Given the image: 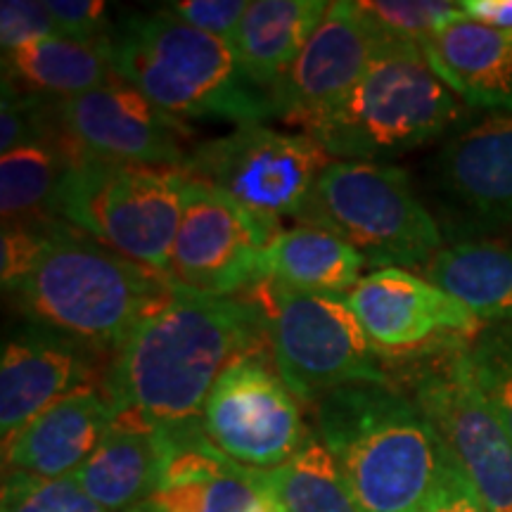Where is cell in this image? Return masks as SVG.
<instances>
[{
	"instance_id": "1",
	"label": "cell",
	"mask_w": 512,
	"mask_h": 512,
	"mask_svg": "<svg viewBox=\"0 0 512 512\" xmlns=\"http://www.w3.org/2000/svg\"><path fill=\"white\" fill-rule=\"evenodd\" d=\"M264 316L247 297H211L178 285L174 299L140 323L107 368L114 413L171 437L202 430V411L235 358L266 347Z\"/></svg>"
},
{
	"instance_id": "2",
	"label": "cell",
	"mask_w": 512,
	"mask_h": 512,
	"mask_svg": "<svg viewBox=\"0 0 512 512\" xmlns=\"http://www.w3.org/2000/svg\"><path fill=\"white\" fill-rule=\"evenodd\" d=\"M313 420L361 512H425L463 477L432 422L394 382L332 389L313 403Z\"/></svg>"
},
{
	"instance_id": "3",
	"label": "cell",
	"mask_w": 512,
	"mask_h": 512,
	"mask_svg": "<svg viewBox=\"0 0 512 512\" xmlns=\"http://www.w3.org/2000/svg\"><path fill=\"white\" fill-rule=\"evenodd\" d=\"M176 287L166 273L136 264L55 219L48 249L12 297L29 323L112 361L131 332L174 299Z\"/></svg>"
},
{
	"instance_id": "4",
	"label": "cell",
	"mask_w": 512,
	"mask_h": 512,
	"mask_svg": "<svg viewBox=\"0 0 512 512\" xmlns=\"http://www.w3.org/2000/svg\"><path fill=\"white\" fill-rule=\"evenodd\" d=\"M114 74L178 121L226 119L266 124L271 95L240 69L223 38L185 24L171 10H131L110 34Z\"/></svg>"
},
{
	"instance_id": "5",
	"label": "cell",
	"mask_w": 512,
	"mask_h": 512,
	"mask_svg": "<svg viewBox=\"0 0 512 512\" xmlns=\"http://www.w3.org/2000/svg\"><path fill=\"white\" fill-rule=\"evenodd\" d=\"M467 114L420 48L382 43L363 79L309 136L332 159L382 164L444 136Z\"/></svg>"
},
{
	"instance_id": "6",
	"label": "cell",
	"mask_w": 512,
	"mask_h": 512,
	"mask_svg": "<svg viewBox=\"0 0 512 512\" xmlns=\"http://www.w3.org/2000/svg\"><path fill=\"white\" fill-rule=\"evenodd\" d=\"M185 171L74 157L53 219L126 259L166 273L183 211Z\"/></svg>"
},
{
	"instance_id": "7",
	"label": "cell",
	"mask_w": 512,
	"mask_h": 512,
	"mask_svg": "<svg viewBox=\"0 0 512 512\" xmlns=\"http://www.w3.org/2000/svg\"><path fill=\"white\" fill-rule=\"evenodd\" d=\"M297 221L349 242L373 268L415 271L444 247L437 219L392 164L332 159Z\"/></svg>"
},
{
	"instance_id": "8",
	"label": "cell",
	"mask_w": 512,
	"mask_h": 512,
	"mask_svg": "<svg viewBox=\"0 0 512 512\" xmlns=\"http://www.w3.org/2000/svg\"><path fill=\"white\" fill-rule=\"evenodd\" d=\"M245 297L261 311L283 382L302 403L356 382H392L347 294H316L261 280Z\"/></svg>"
},
{
	"instance_id": "9",
	"label": "cell",
	"mask_w": 512,
	"mask_h": 512,
	"mask_svg": "<svg viewBox=\"0 0 512 512\" xmlns=\"http://www.w3.org/2000/svg\"><path fill=\"white\" fill-rule=\"evenodd\" d=\"M332 157L304 131L240 124L190 147L183 171L268 223L299 219Z\"/></svg>"
},
{
	"instance_id": "10",
	"label": "cell",
	"mask_w": 512,
	"mask_h": 512,
	"mask_svg": "<svg viewBox=\"0 0 512 512\" xmlns=\"http://www.w3.org/2000/svg\"><path fill=\"white\" fill-rule=\"evenodd\" d=\"M202 432L228 460L268 472L287 463L313 430L266 344L230 361L219 375L204 403Z\"/></svg>"
},
{
	"instance_id": "11",
	"label": "cell",
	"mask_w": 512,
	"mask_h": 512,
	"mask_svg": "<svg viewBox=\"0 0 512 512\" xmlns=\"http://www.w3.org/2000/svg\"><path fill=\"white\" fill-rule=\"evenodd\" d=\"M465 349L415 361L411 399L444 439L458 470L494 512H512V439L467 370Z\"/></svg>"
},
{
	"instance_id": "12",
	"label": "cell",
	"mask_w": 512,
	"mask_h": 512,
	"mask_svg": "<svg viewBox=\"0 0 512 512\" xmlns=\"http://www.w3.org/2000/svg\"><path fill=\"white\" fill-rule=\"evenodd\" d=\"M384 363H415L470 347L489 325L408 268H373L347 294Z\"/></svg>"
},
{
	"instance_id": "13",
	"label": "cell",
	"mask_w": 512,
	"mask_h": 512,
	"mask_svg": "<svg viewBox=\"0 0 512 512\" xmlns=\"http://www.w3.org/2000/svg\"><path fill=\"white\" fill-rule=\"evenodd\" d=\"M283 226L185 174L183 211L166 275L185 290L235 297L261 283V254Z\"/></svg>"
},
{
	"instance_id": "14",
	"label": "cell",
	"mask_w": 512,
	"mask_h": 512,
	"mask_svg": "<svg viewBox=\"0 0 512 512\" xmlns=\"http://www.w3.org/2000/svg\"><path fill=\"white\" fill-rule=\"evenodd\" d=\"M55 117L72 159L98 157L178 171L188 162L190 128L121 79L55 100Z\"/></svg>"
},
{
	"instance_id": "15",
	"label": "cell",
	"mask_w": 512,
	"mask_h": 512,
	"mask_svg": "<svg viewBox=\"0 0 512 512\" xmlns=\"http://www.w3.org/2000/svg\"><path fill=\"white\" fill-rule=\"evenodd\" d=\"M382 41L356 3L335 0L302 55L271 93L275 119L313 133L337 110L373 64Z\"/></svg>"
},
{
	"instance_id": "16",
	"label": "cell",
	"mask_w": 512,
	"mask_h": 512,
	"mask_svg": "<svg viewBox=\"0 0 512 512\" xmlns=\"http://www.w3.org/2000/svg\"><path fill=\"white\" fill-rule=\"evenodd\" d=\"M107 368L110 361H102L100 354L36 323L5 337L0 354L3 444L64 396L105 382Z\"/></svg>"
},
{
	"instance_id": "17",
	"label": "cell",
	"mask_w": 512,
	"mask_h": 512,
	"mask_svg": "<svg viewBox=\"0 0 512 512\" xmlns=\"http://www.w3.org/2000/svg\"><path fill=\"white\" fill-rule=\"evenodd\" d=\"M432 181L463 228L512 223V112L486 114L448 136L432 159Z\"/></svg>"
},
{
	"instance_id": "18",
	"label": "cell",
	"mask_w": 512,
	"mask_h": 512,
	"mask_svg": "<svg viewBox=\"0 0 512 512\" xmlns=\"http://www.w3.org/2000/svg\"><path fill=\"white\" fill-rule=\"evenodd\" d=\"M143 512L280 510L259 472L228 460L209 444L200 430L171 437L162 479Z\"/></svg>"
},
{
	"instance_id": "19",
	"label": "cell",
	"mask_w": 512,
	"mask_h": 512,
	"mask_svg": "<svg viewBox=\"0 0 512 512\" xmlns=\"http://www.w3.org/2000/svg\"><path fill=\"white\" fill-rule=\"evenodd\" d=\"M114 408L102 384H88L36 415L3 444L5 472L41 479L74 477L110 432Z\"/></svg>"
},
{
	"instance_id": "20",
	"label": "cell",
	"mask_w": 512,
	"mask_h": 512,
	"mask_svg": "<svg viewBox=\"0 0 512 512\" xmlns=\"http://www.w3.org/2000/svg\"><path fill=\"white\" fill-rule=\"evenodd\" d=\"M432 72L467 110L512 112V34L460 17L422 46Z\"/></svg>"
},
{
	"instance_id": "21",
	"label": "cell",
	"mask_w": 512,
	"mask_h": 512,
	"mask_svg": "<svg viewBox=\"0 0 512 512\" xmlns=\"http://www.w3.org/2000/svg\"><path fill=\"white\" fill-rule=\"evenodd\" d=\"M171 437L133 415L114 413L98 451L76 472L79 486L107 512H143L169 458Z\"/></svg>"
},
{
	"instance_id": "22",
	"label": "cell",
	"mask_w": 512,
	"mask_h": 512,
	"mask_svg": "<svg viewBox=\"0 0 512 512\" xmlns=\"http://www.w3.org/2000/svg\"><path fill=\"white\" fill-rule=\"evenodd\" d=\"M328 0H252L230 48L254 86L271 95L328 12Z\"/></svg>"
},
{
	"instance_id": "23",
	"label": "cell",
	"mask_w": 512,
	"mask_h": 512,
	"mask_svg": "<svg viewBox=\"0 0 512 512\" xmlns=\"http://www.w3.org/2000/svg\"><path fill=\"white\" fill-rule=\"evenodd\" d=\"M415 273L456 297L486 325L512 323V245L458 240L444 245Z\"/></svg>"
},
{
	"instance_id": "24",
	"label": "cell",
	"mask_w": 512,
	"mask_h": 512,
	"mask_svg": "<svg viewBox=\"0 0 512 512\" xmlns=\"http://www.w3.org/2000/svg\"><path fill=\"white\" fill-rule=\"evenodd\" d=\"M370 264L349 242L316 226L283 228L261 254V280L316 294H349Z\"/></svg>"
},
{
	"instance_id": "25",
	"label": "cell",
	"mask_w": 512,
	"mask_h": 512,
	"mask_svg": "<svg viewBox=\"0 0 512 512\" xmlns=\"http://www.w3.org/2000/svg\"><path fill=\"white\" fill-rule=\"evenodd\" d=\"M114 79L110 41L48 36L3 53V81L41 98H74Z\"/></svg>"
},
{
	"instance_id": "26",
	"label": "cell",
	"mask_w": 512,
	"mask_h": 512,
	"mask_svg": "<svg viewBox=\"0 0 512 512\" xmlns=\"http://www.w3.org/2000/svg\"><path fill=\"white\" fill-rule=\"evenodd\" d=\"M72 155L62 133L34 140L0 157V216L8 223L53 219V200Z\"/></svg>"
},
{
	"instance_id": "27",
	"label": "cell",
	"mask_w": 512,
	"mask_h": 512,
	"mask_svg": "<svg viewBox=\"0 0 512 512\" xmlns=\"http://www.w3.org/2000/svg\"><path fill=\"white\" fill-rule=\"evenodd\" d=\"M259 475L280 512H361L316 430L287 463Z\"/></svg>"
},
{
	"instance_id": "28",
	"label": "cell",
	"mask_w": 512,
	"mask_h": 512,
	"mask_svg": "<svg viewBox=\"0 0 512 512\" xmlns=\"http://www.w3.org/2000/svg\"><path fill=\"white\" fill-rule=\"evenodd\" d=\"M356 10L382 43L420 48L463 15L458 3L444 0H358Z\"/></svg>"
},
{
	"instance_id": "29",
	"label": "cell",
	"mask_w": 512,
	"mask_h": 512,
	"mask_svg": "<svg viewBox=\"0 0 512 512\" xmlns=\"http://www.w3.org/2000/svg\"><path fill=\"white\" fill-rule=\"evenodd\" d=\"M463 356L477 389L512 439V323L484 328Z\"/></svg>"
},
{
	"instance_id": "30",
	"label": "cell",
	"mask_w": 512,
	"mask_h": 512,
	"mask_svg": "<svg viewBox=\"0 0 512 512\" xmlns=\"http://www.w3.org/2000/svg\"><path fill=\"white\" fill-rule=\"evenodd\" d=\"M0 512H107L81 489L74 477L41 479L5 472Z\"/></svg>"
},
{
	"instance_id": "31",
	"label": "cell",
	"mask_w": 512,
	"mask_h": 512,
	"mask_svg": "<svg viewBox=\"0 0 512 512\" xmlns=\"http://www.w3.org/2000/svg\"><path fill=\"white\" fill-rule=\"evenodd\" d=\"M55 219L8 223L0 233V283L12 294L34 273L43 252L48 249L50 228Z\"/></svg>"
},
{
	"instance_id": "32",
	"label": "cell",
	"mask_w": 512,
	"mask_h": 512,
	"mask_svg": "<svg viewBox=\"0 0 512 512\" xmlns=\"http://www.w3.org/2000/svg\"><path fill=\"white\" fill-rule=\"evenodd\" d=\"M57 34L60 31H57L46 3L3 0V5H0V48H3V53H12V50L31 46V43Z\"/></svg>"
},
{
	"instance_id": "33",
	"label": "cell",
	"mask_w": 512,
	"mask_h": 512,
	"mask_svg": "<svg viewBox=\"0 0 512 512\" xmlns=\"http://www.w3.org/2000/svg\"><path fill=\"white\" fill-rule=\"evenodd\" d=\"M60 36L79 41H110L117 19L110 17V5L102 0H46Z\"/></svg>"
},
{
	"instance_id": "34",
	"label": "cell",
	"mask_w": 512,
	"mask_h": 512,
	"mask_svg": "<svg viewBox=\"0 0 512 512\" xmlns=\"http://www.w3.org/2000/svg\"><path fill=\"white\" fill-rule=\"evenodd\" d=\"M247 5V0H176L166 5V10L174 12L190 27L230 43L245 17Z\"/></svg>"
},
{
	"instance_id": "35",
	"label": "cell",
	"mask_w": 512,
	"mask_h": 512,
	"mask_svg": "<svg viewBox=\"0 0 512 512\" xmlns=\"http://www.w3.org/2000/svg\"><path fill=\"white\" fill-rule=\"evenodd\" d=\"M425 512H494L486 505L465 477H458L437 496Z\"/></svg>"
},
{
	"instance_id": "36",
	"label": "cell",
	"mask_w": 512,
	"mask_h": 512,
	"mask_svg": "<svg viewBox=\"0 0 512 512\" xmlns=\"http://www.w3.org/2000/svg\"><path fill=\"white\" fill-rule=\"evenodd\" d=\"M465 17L512 34V0H458Z\"/></svg>"
}]
</instances>
